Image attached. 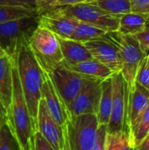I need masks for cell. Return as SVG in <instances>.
Instances as JSON below:
<instances>
[{
	"label": "cell",
	"mask_w": 149,
	"mask_h": 150,
	"mask_svg": "<svg viewBox=\"0 0 149 150\" xmlns=\"http://www.w3.org/2000/svg\"><path fill=\"white\" fill-rule=\"evenodd\" d=\"M12 94L6 109V124L20 150L34 149V128L25 101L16 67L11 59Z\"/></svg>",
	"instance_id": "obj_2"
},
{
	"label": "cell",
	"mask_w": 149,
	"mask_h": 150,
	"mask_svg": "<svg viewBox=\"0 0 149 150\" xmlns=\"http://www.w3.org/2000/svg\"><path fill=\"white\" fill-rule=\"evenodd\" d=\"M149 104V91L137 83L127 95L126 127L128 133L133 129L142 112Z\"/></svg>",
	"instance_id": "obj_14"
},
{
	"label": "cell",
	"mask_w": 149,
	"mask_h": 150,
	"mask_svg": "<svg viewBox=\"0 0 149 150\" xmlns=\"http://www.w3.org/2000/svg\"><path fill=\"white\" fill-rule=\"evenodd\" d=\"M131 140L127 130L107 133L105 150H131Z\"/></svg>",
	"instance_id": "obj_25"
},
{
	"label": "cell",
	"mask_w": 149,
	"mask_h": 150,
	"mask_svg": "<svg viewBox=\"0 0 149 150\" xmlns=\"http://www.w3.org/2000/svg\"><path fill=\"white\" fill-rule=\"evenodd\" d=\"M107 37L118 47L121 60V74L126 84V93L133 89L138 69L148 54L143 52L133 35H124L119 32L107 33Z\"/></svg>",
	"instance_id": "obj_3"
},
{
	"label": "cell",
	"mask_w": 149,
	"mask_h": 150,
	"mask_svg": "<svg viewBox=\"0 0 149 150\" xmlns=\"http://www.w3.org/2000/svg\"><path fill=\"white\" fill-rule=\"evenodd\" d=\"M11 59L16 67L25 101L35 129L39 103L41 99V87L47 74L37 62L28 42L20 44Z\"/></svg>",
	"instance_id": "obj_1"
},
{
	"label": "cell",
	"mask_w": 149,
	"mask_h": 150,
	"mask_svg": "<svg viewBox=\"0 0 149 150\" xmlns=\"http://www.w3.org/2000/svg\"><path fill=\"white\" fill-rule=\"evenodd\" d=\"M107 134V126L98 125L97 138L92 150H105V138Z\"/></svg>",
	"instance_id": "obj_30"
},
{
	"label": "cell",
	"mask_w": 149,
	"mask_h": 150,
	"mask_svg": "<svg viewBox=\"0 0 149 150\" xmlns=\"http://www.w3.org/2000/svg\"><path fill=\"white\" fill-rule=\"evenodd\" d=\"M101 84L102 81L89 77L79 93L67 107L68 116H79L83 114L97 115L102 91Z\"/></svg>",
	"instance_id": "obj_10"
},
{
	"label": "cell",
	"mask_w": 149,
	"mask_h": 150,
	"mask_svg": "<svg viewBox=\"0 0 149 150\" xmlns=\"http://www.w3.org/2000/svg\"><path fill=\"white\" fill-rule=\"evenodd\" d=\"M28 46L40 67L47 75L63 61L58 37L44 27L36 28L28 40Z\"/></svg>",
	"instance_id": "obj_4"
},
{
	"label": "cell",
	"mask_w": 149,
	"mask_h": 150,
	"mask_svg": "<svg viewBox=\"0 0 149 150\" xmlns=\"http://www.w3.org/2000/svg\"><path fill=\"white\" fill-rule=\"evenodd\" d=\"M63 65L74 72L100 81H105L112 77V76L114 74L109 68H107L106 66H105L104 64H102L101 62H99L94 58L73 65H65V64Z\"/></svg>",
	"instance_id": "obj_17"
},
{
	"label": "cell",
	"mask_w": 149,
	"mask_h": 150,
	"mask_svg": "<svg viewBox=\"0 0 149 150\" xmlns=\"http://www.w3.org/2000/svg\"><path fill=\"white\" fill-rule=\"evenodd\" d=\"M66 127L70 150H92L98 127L96 114L68 116Z\"/></svg>",
	"instance_id": "obj_7"
},
{
	"label": "cell",
	"mask_w": 149,
	"mask_h": 150,
	"mask_svg": "<svg viewBox=\"0 0 149 150\" xmlns=\"http://www.w3.org/2000/svg\"><path fill=\"white\" fill-rule=\"evenodd\" d=\"M12 94L11 58L5 55L0 58V100L7 109L11 104Z\"/></svg>",
	"instance_id": "obj_18"
},
{
	"label": "cell",
	"mask_w": 149,
	"mask_h": 150,
	"mask_svg": "<svg viewBox=\"0 0 149 150\" xmlns=\"http://www.w3.org/2000/svg\"><path fill=\"white\" fill-rule=\"evenodd\" d=\"M35 129L42 135L54 150H61L63 146V127L59 126L49 114L45 101L41 98L39 103Z\"/></svg>",
	"instance_id": "obj_12"
},
{
	"label": "cell",
	"mask_w": 149,
	"mask_h": 150,
	"mask_svg": "<svg viewBox=\"0 0 149 150\" xmlns=\"http://www.w3.org/2000/svg\"><path fill=\"white\" fill-rule=\"evenodd\" d=\"M18 146L5 120L0 126V150H18Z\"/></svg>",
	"instance_id": "obj_26"
},
{
	"label": "cell",
	"mask_w": 149,
	"mask_h": 150,
	"mask_svg": "<svg viewBox=\"0 0 149 150\" xmlns=\"http://www.w3.org/2000/svg\"><path fill=\"white\" fill-rule=\"evenodd\" d=\"M0 4H11V5H23L34 8L33 0H0Z\"/></svg>",
	"instance_id": "obj_33"
},
{
	"label": "cell",
	"mask_w": 149,
	"mask_h": 150,
	"mask_svg": "<svg viewBox=\"0 0 149 150\" xmlns=\"http://www.w3.org/2000/svg\"><path fill=\"white\" fill-rule=\"evenodd\" d=\"M107 34V32H105L103 29H100L97 26L79 22L77 25L76 26L74 33L72 36L70 37L71 40L84 43L87 41L98 40L105 38Z\"/></svg>",
	"instance_id": "obj_21"
},
{
	"label": "cell",
	"mask_w": 149,
	"mask_h": 150,
	"mask_svg": "<svg viewBox=\"0 0 149 150\" xmlns=\"http://www.w3.org/2000/svg\"><path fill=\"white\" fill-rule=\"evenodd\" d=\"M48 76L66 108L71 104L89 78L88 76L68 69L62 62Z\"/></svg>",
	"instance_id": "obj_8"
},
{
	"label": "cell",
	"mask_w": 149,
	"mask_h": 150,
	"mask_svg": "<svg viewBox=\"0 0 149 150\" xmlns=\"http://www.w3.org/2000/svg\"><path fill=\"white\" fill-rule=\"evenodd\" d=\"M53 11L79 22L97 26L107 33L116 32L119 28V16L110 14L91 3L59 6Z\"/></svg>",
	"instance_id": "obj_5"
},
{
	"label": "cell",
	"mask_w": 149,
	"mask_h": 150,
	"mask_svg": "<svg viewBox=\"0 0 149 150\" xmlns=\"http://www.w3.org/2000/svg\"><path fill=\"white\" fill-rule=\"evenodd\" d=\"M34 149L35 150H54L52 147L47 142L42 135L34 129Z\"/></svg>",
	"instance_id": "obj_32"
},
{
	"label": "cell",
	"mask_w": 149,
	"mask_h": 150,
	"mask_svg": "<svg viewBox=\"0 0 149 150\" xmlns=\"http://www.w3.org/2000/svg\"><path fill=\"white\" fill-rule=\"evenodd\" d=\"M58 39L63 57V64L73 65L93 58L83 43L71 39H64L59 37Z\"/></svg>",
	"instance_id": "obj_16"
},
{
	"label": "cell",
	"mask_w": 149,
	"mask_h": 150,
	"mask_svg": "<svg viewBox=\"0 0 149 150\" xmlns=\"http://www.w3.org/2000/svg\"><path fill=\"white\" fill-rule=\"evenodd\" d=\"M6 120V109L0 100V126Z\"/></svg>",
	"instance_id": "obj_37"
},
{
	"label": "cell",
	"mask_w": 149,
	"mask_h": 150,
	"mask_svg": "<svg viewBox=\"0 0 149 150\" xmlns=\"http://www.w3.org/2000/svg\"><path fill=\"white\" fill-rule=\"evenodd\" d=\"M133 150H149V133L146 138Z\"/></svg>",
	"instance_id": "obj_35"
},
{
	"label": "cell",
	"mask_w": 149,
	"mask_h": 150,
	"mask_svg": "<svg viewBox=\"0 0 149 150\" xmlns=\"http://www.w3.org/2000/svg\"><path fill=\"white\" fill-rule=\"evenodd\" d=\"M102 91L97 113V119L98 125L107 126L110 121L112 112V87L111 77L102 81Z\"/></svg>",
	"instance_id": "obj_20"
},
{
	"label": "cell",
	"mask_w": 149,
	"mask_h": 150,
	"mask_svg": "<svg viewBox=\"0 0 149 150\" xmlns=\"http://www.w3.org/2000/svg\"><path fill=\"white\" fill-rule=\"evenodd\" d=\"M18 150H20V149H18Z\"/></svg>",
	"instance_id": "obj_40"
},
{
	"label": "cell",
	"mask_w": 149,
	"mask_h": 150,
	"mask_svg": "<svg viewBox=\"0 0 149 150\" xmlns=\"http://www.w3.org/2000/svg\"><path fill=\"white\" fill-rule=\"evenodd\" d=\"M149 133V104L142 112L133 129L130 132V140L132 149L136 148L148 134Z\"/></svg>",
	"instance_id": "obj_23"
},
{
	"label": "cell",
	"mask_w": 149,
	"mask_h": 150,
	"mask_svg": "<svg viewBox=\"0 0 149 150\" xmlns=\"http://www.w3.org/2000/svg\"><path fill=\"white\" fill-rule=\"evenodd\" d=\"M92 57L109 68L113 73L121 72L122 65L118 47L107 37L83 43Z\"/></svg>",
	"instance_id": "obj_11"
},
{
	"label": "cell",
	"mask_w": 149,
	"mask_h": 150,
	"mask_svg": "<svg viewBox=\"0 0 149 150\" xmlns=\"http://www.w3.org/2000/svg\"><path fill=\"white\" fill-rule=\"evenodd\" d=\"M58 0H33L34 9L38 16L49 12L57 7Z\"/></svg>",
	"instance_id": "obj_28"
},
{
	"label": "cell",
	"mask_w": 149,
	"mask_h": 150,
	"mask_svg": "<svg viewBox=\"0 0 149 150\" xmlns=\"http://www.w3.org/2000/svg\"><path fill=\"white\" fill-rule=\"evenodd\" d=\"M63 135H64V142H63V146H62L61 150H70L68 139V134H67V127H66V125L63 126Z\"/></svg>",
	"instance_id": "obj_36"
},
{
	"label": "cell",
	"mask_w": 149,
	"mask_h": 150,
	"mask_svg": "<svg viewBox=\"0 0 149 150\" xmlns=\"http://www.w3.org/2000/svg\"><path fill=\"white\" fill-rule=\"evenodd\" d=\"M5 55H8L6 53H5V51L0 47V58H2V57H4V56H5Z\"/></svg>",
	"instance_id": "obj_38"
},
{
	"label": "cell",
	"mask_w": 149,
	"mask_h": 150,
	"mask_svg": "<svg viewBox=\"0 0 149 150\" xmlns=\"http://www.w3.org/2000/svg\"><path fill=\"white\" fill-rule=\"evenodd\" d=\"M39 17V26L44 27L59 38L70 39L79 21L59 14L54 11Z\"/></svg>",
	"instance_id": "obj_15"
},
{
	"label": "cell",
	"mask_w": 149,
	"mask_h": 150,
	"mask_svg": "<svg viewBox=\"0 0 149 150\" xmlns=\"http://www.w3.org/2000/svg\"><path fill=\"white\" fill-rule=\"evenodd\" d=\"M135 83L149 91V53L145 56L138 69Z\"/></svg>",
	"instance_id": "obj_27"
},
{
	"label": "cell",
	"mask_w": 149,
	"mask_h": 150,
	"mask_svg": "<svg viewBox=\"0 0 149 150\" xmlns=\"http://www.w3.org/2000/svg\"><path fill=\"white\" fill-rule=\"evenodd\" d=\"M134 38L139 42L141 49L144 53H149V26H147L144 30L133 35Z\"/></svg>",
	"instance_id": "obj_31"
},
{
	"label": "cell",
	"mask_w": 149,
	"mask_h": 150,
	"mask_svg": "<svg viewBox=\"0 0 149 150\" xmlns=\"http://www.w3.org/2000/svg\"><path fill=\"white\" fill-rule=\"evenodd\" d=\"M148 17L142 14L129 12L120 16L118 31L124 35H135L147 27Z\"/></svg>",
	"instance_id": "obj_19"
},
{
	"label": "cell",
	"mask_w": 149,
	"mask_h": 150,
	"mask_svg": "<svg viewBox=\"0 0 149 150\" xmlns=\"http://www.w3.org/2000/svg\"><path fill=\"white\" fill-rule=\"evenodd\" d=\"M41 98L45 101L47 111L53 120L59 126H65L68 120V110L47 74L41 87Z\"/></svg>",
	"instance_id": "obj_13"
},
{
	"label": "cell",
	"mask_w": 149,
	"mask_h": 150,
	"mask_svg": "<svg viewBox=\"0 0 149 150\" xmlns=\"http://www.w3.org/2000/svg\"><path fill=\"white\" fill-rule=\"evenodd\" d=\"M131 11L149 17V0H130Z\"/></svg>",
	"instance_id": "obj_29"
},
{
	"label": "cell",
	"mask_w": 149,
	"mask_h": 150,
	"mask_svg": "<svg viewBox=\"0 0 149 150\" xmlns=\"http://www.w3.org/2000/svg\"><path fill=\"white\" fill-rule=\"evenodd\" d=\"M90 3L115 16L120 17L131 12L130 0H92Z\"/></svg>",
	"instance_id": "obj_24"
},
{
	"label": "cell",
	"mask_w": 149,
	"mask_h": 150,
	"mask_svg": "<svg viewBox=\"0 0 149 150\" xmlns=\"http://www.w3.org/2000/svg\"><path fill=\"white\" fill-rule=\"evenodd\" d=\"M38 26V15L0 24V47L10 57H12L18 47L24 42H28Z\"/></svg>",
	"instance_id": "obj_6"
},
{
	"label": "cell",
	"mask_w": 149,
	"mask_h": 150,
	"mask_svg": "<svg viewBox=\"0 0 149 150\" xmlns=\"http://www.w3.org/2000/svg\"><path fill=\"white\" fill-rule=\"evenodd\" d=\"M147 26H149V17L148 18V20H147Z\"/></svg>",
	"instance_id": "obj_39"
},
{
	"label": "cell",
	"mask_w": 149,
	"mask_h": 150,
	"mask_svg": "<svg viewBox=\"0 0 149 150\" xmlns=\"http://www.w3.org/2000/svg\"><path fill=\"white\" fill-rule=\"evenodd\" d=\"M92 0H58L57 1V7L59 6H66V5H73L77 4L83 3H90Z\"/></svg>",
	"instance_id": "obj_34"
},
{
	"label": "cell",
	"mask_w": 149,
	"mask_h": 150,
	"mask_svg": "<svg viewBox=\"0 0 149 150\" xmlns=\"http://www.w3.org/2000/svg\"><path fill=\"white\" fill-rule=\"evenodd\" d=\"M111 79L112 87V103L111 118L109 124L107 125V133H114L118 131L127 130L126 84L121 72L114 73L112 76Z\"/></svg>",
	"instance_id": "obj_9"
},
{
	"label": "cell",
	"mask_w": 149,
	"mask_h": 150,
	"mask_svg": "<svg viewBox=\"0 0 149 150\" xmlns=\"http://www.w3.org/2000/svg\"><path fill=\"white\" fill-rule=\"evenodd\" d=\"M36 15L37 13L33 7H27L23 5L0 4V24L20 18Z\"/></svg>",
	"instance_id": "obj_22"
}]
</instances>
